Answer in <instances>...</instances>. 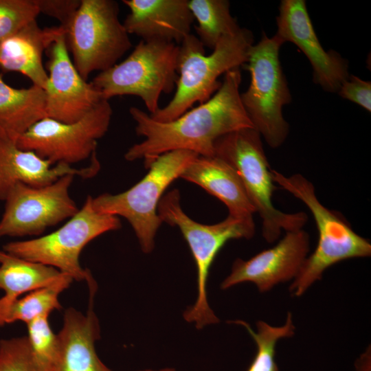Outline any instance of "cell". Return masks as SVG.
I'll return each instance as SVG.
<instances>
[{"instance_id": "cb8c5ba5", "label": "cell", "mask_w": 371, "mask_h": 371, "mask_svg": "<svg viewBox=\"0 0 371 371\" xmlns=\"http://www.w3.org/2000/svg\"><path fill=\"white\" fill-rule=\"evenodd\" d=\"M188 6L197 22V38L204 47L213 50L222 36L241 28L232 16L227 0H189Z\"/></svg>"}, {"instance_id": "ffe728a7", "label": "cell", "mask_w": 371, "mask_h": 371, "mask_svg": "<svg viewBox=\"0 0 371 371\" xmlns=\"http://www.w3.org/2000/svg\"><path fill=\"white\" fill-rule=\"evenodd\" d=\"M180 178L203 188L222 201L229 215L254 219L256 212L236 170L216 156L196 157L185 168Z\"/></svg>"}, {"instance_id": "ac0fdd59", "label": "cell", "mask_w": 371, "mask_h": 371, "mask_svg": "<svg viewBox=\"0 0 371 371\" xmlns=\"http://www.w3.org/2000/svg\"><path fill=\"white\" fill-rule=\"evenodd\" d=\"M64 33L61 25L41 28L36 20L32 21L0 43V69L19 72L45 89L48 74L43 63V52Z\"/></svg>"}, {"instance_id": "30bf717a", "label": "cell", "mask_w": 371, "mask_h": 371, "mask_svg": "<svg viewBox=\"0 0 371 371\" xmlns=\"http://www.w3.org/2000/svg\"><path fill=\"white\" fill-rule=\"evenodd\" d=\"M63 27L72 62L85 80L92 72H101L117 64L132 47L129 34L119 19L115 1L81 0Z\"/></svg>"}, {"instance_id": "e0dca14e", "label": "cell", "mask_w": 371, "mask_h": 371, "mask_svg": "<svg viewBox=\"0 0 371 371\" xmlns=\"http://www.w3.org/2000/svg\"><path fill=\"white\" fill-rule=\"evenodd\" d=\"M130 12L123 25L144 41L179 45L190 34L194 17L188 0H123Z\"/></svg>"}, {"instance_id": "7c38bea8", "label": "cell", "mask_w": 371, "mask_h": 371, "mask_svg": "<svg viewBox=\"0 0 371 371\" xmlns=\"http://www.w3.org/2000/svg\"><path fill=\"white\" fill-rule=\"evenodd\" d=\"M75 176L67 175L40 187L15 184L8 193L0 220V238L38 236L79 210L69 194Z\"/></svg>"}, {"instance_id": "ba28073f", "label": "cell", "mask_w": 371, "mask_h": 371, "mask_svg": "<svg viewBox=\"0 0 371 371\" xmlns=\"http://www.w3.org/2000/svg\"><path fill=\"white\" fill-rule=\"evenodd\" d=\"M282 44L276 34L269 38L263 32L260 41L251 46L247 62L243 65L249 71L250 84L240 93L254 128L273 148L284 142L289 131V124L282 115V107L291 101L279 58Z\"/></svg>"}, {"instance_id": "277c9868", "label": "cell", "mask_w": 371, "mask_h": 371, "mask_svg": "<svg viewBox=\"0 0 371 371\" xmlns=\"http://www.w3.org/2000/svg\"><path fill=\"white\" fill-rule=\"evenodd\" d=\"M214 153L237 172L249 201L262 219V236L267 242L276 240L282 229H302L308 220L306 214L285 213L272 203L276 187L261 135L256 129L243 128L221 136L214 144Z\"/></svg>"}, {"instance_id": "1f68e13d", "label": "cell", "mask_w": 371, "mask_h": 371, "mask_svg": "<svg viewBox=\"0 0 371 371\" xmlns=\"http://www.w3.org/2000/svg\"><path fill=\"white\" fill-rule=\"evenodd\" d=\"M140 371H175V370L173 368H164L159 370H140Z\"/></svg>"}, {"instance_id": "484cf974", "label": "cell", "mask_w": 371, "mask_h": 371, "mask_svg": "<svg viewBox=\"0 0 371 371\" xmlns=\"http://www.w3.org/2000/svg\"><path fill=\"white\" fill-rule=\"evenodd\" d=\"M30 350L37 371H61V348L57 334L50 328L48 317L27 324Z\"/></svg>"}, {"instance_id": "4fadbf2b", "label": "cell", "mask_w": 371, "mask_h": 371, "mask_svg": "<svg viewBox=\"0 0 371 371\" xmlns=\"http://www.w3.org/2000/svg\"><path fill=\"white\" fill-rule=\"evenodd\" d=\"M47 50L49 74L44 89L46 115L65 123L76 122L104 99L75 67L67 49L65 33Z\"/></svg>"}, {"instance_id": "2e32d148", "label": "cell", "mask_w": 371, "mask_h": 371, "mask_svg": "<svg viewBox=\"0 0 371 371\" xmlns=\"http://www.w3.org/2000/svg\"><path fill=\"white\" fill-rule=\"evenodd\" d=\"M100 168L96 153L85 168H76L63 163L54 165L32 151L20 148L16 141L0 128V201H4L10 189L18 183L40 187L67 175L89 179L97 175Z\"/></svg>"}, {"instance_id": "9c48e42d", "label": "cell", "mask_w": 371, "mask_h": 371, "mask_svg": "<svg viewBox=\"0 0 371 371\" xmlns=\"http://www.w3.org/2000/svg\"><path fill=\"white\" fill-rule=\"evenodd\" d=\"M88 196L78 212L57 230L34 239L10 242L3 250L16 257L53 267L77 281L95 282L80 264L84 247L99 236L121 227L119 217L96 212Z\"/></svg>"}, {"instance_id": "7a4b0ae2", "label": "cell", "mask_w": 371, "mask_h": 371, "mask_svg": "<svg viewBox=\"0 0 371 371\" xmlns=\"http://www.w3.org/2000/svg\"><path fill=\"white\" fill-rule=\"evenodd\" d=\"M252 32L246 28L221 37L212 52L205 55L197 36L189 34L179 45L178 80L175 93L164 107L149 114L160 122L172 121L196 103L208 100L220 88L218 77L229 70L240 68L248 59L253 45Z\"/></svg>"}, {"instance_id": "603a6c76", "label": "cell", "mask_w": 371, "mask_h": 371, "mask_svg": "<svg viewBox=\"0 0 371 371\" xmlns=\"http://www.w3.org/2000/svg\"><path fill=\"white\" fill-rule=\"evenodd\" d=\"M72 280L71 277H67L12 301L5 302L0 299V326L16 321L27 324L38 318L49 317L53 311L61 308L58 297L69 286Z\"/></svg>"}, {"instance_id": "6da1fadb", "label": "cell", "mask_w": 371, "mask_h": 371, "mask_svg": "<svg viewBox=\"0 0 371 371\" xmlns=\"http://www.w3.org/2000/svg\"><path fill=\"white\" fill-rule=\"evenodd\" d=\"M240 68L225 74L217 91L206 102L167 122H157L143 110L132 106L129 113L135 132L144 139L125 153L128 161L143 159L146 168L158 156L185 150L199 156H214V144L223 135L254 128L241 101Z\"/></svg>"}, {"instance_id": "d6986e66", "label": "cell", "mask_w": 371, "mask_h": 371, "mask_svg": "<svg viewBox=\"0 0 371 371\" xmlns=\"http://www.w3.org/2000/svg\"><path fill=\"white\" fill-rule=\"evenodd\" d=\"M96 287L89 289V306L86 315L69 308L57 334L61 348V371H113L98 357L95 341L100 337L98 319L93 310Z\"/></svg>"}, {"instance_id": "52a82bcc", "label": "cell", "mask_w": 371, "mask_h": 371, "mask_svg": "<svg viewBox=\"0 0 371 371\" xmlns=\"http://www.w3.org/2000/svg\"><path fill=\"white\" fill-rule=\"evenodd\" d=\"M179 45L140 41L120 63L100 72L91 82L104 100L135 95L144 102L150 114L160 107L161 93H170L178 80Z\"/></svg>"}, {"instance_id": "83f0119b", "label": "cell", "mask_w": 371, "mask_h": 371, "mask_svg": "<svg viewBox=\"0 0 371 371\" xmlns=\"http://www.w3.org/2000/svg\"><path fill=\"white\" fill-rule=\"evenodd\" d=\"M0 371H37L27 336L0 341Z\"/></svg>"}, {"instance_id": "5bb4252c", "label": "cell", "mask_w": 371, "mask_h": 371, "mask_svg": "<svg viewBox=\"0 0 371 371\" xmlns=\"http://www.w3.org/2000/svg\"><path fill=\"white\" fill-rule=\"evenodd\" d=\"M283 43L291 42L304 54L313 69V80L325 91L337 92L350 76L348 63L337 52L326 51L314 30L304 0H282L276 17Z\"/></svg>"}, {"instance_id": "5b68a950", "label": "cell", "mask_w": 371, "mask_h": 371, "mask_svg": "<svg viewBox=\"0 0 371 371\" xmlns=\"http://www.w3.org/2000/svg\"><path fill=\"white\" fill-rule=\"evenodd\" d=\"M180 193L173 189L160 200L157 213L167 224L177 227L188 244L197 271V298L195 304L183 314L196 328L219 322L210 308L207 299V282L210 269L217 254L229 240L251 238L255 233L254 219L236 218L231 215L216 224L205 225L189 217L182 210Z\"/></svg>"}, {"instance_id": "9a60e30c", "label": "cell", "mask_w": 371, "mask_h": 371, "mask_svg": "<svg viewBox=\"0 0 371 371\" xmlns=\"http://www.w3.org/2000/svg\"><path fill=\"white\" fill-rule=\"evenodd\" d=\"M309 251V236L302 229L286 232L274 247L264 250L247 260L236 259L231 273L221 287L228 289L243 282L254 283L265 292L275 284L295 278Z\"/></svg>"}, {"instance_id": "8fae6325", "label": "cell", "mask_w": 371, "mask_h": 371, "mask_svg": "<svg viewBox=\"0 0 371 371\" xmlns=\"http://www.w3.org/2000/svg\"><path fill=\"white\" fill-rule=\"evenodd\" d=\"M112 114L109 100H102L74 122L45 117L22 134L16 144L20 148L32 151L54 165L71 166L96 153L98 140L108 131Z\"/></svg>"}, {"instance_id": "4dcf8cb0", "label": "cell", "mask_w": 371, "mask_h": 371, "mask_svg": "<svg viewBox=\"0 0 371 371\" xmlns=\"http://www.w3.org/2000/svg\"><path fill=\"white\" fill-rule=\"evenodd\" d=\"M370 347L361 355L355 363L357 371H371Z\"/></svg>"}, {"instance_id": "3957f363", "label": "cell", "mask_w": 371, "mask_h": 371, "mask_svg": "<svg viewBox=\"0 0 371 371\" xmlns=\"http://www.w3.org/2000/svg\"><path fill=\"white\" fill-rule=\"evenodd\" d=\"M273 181L303 202L310 210L318 230V243L314 252L307 257L294 278L290 291L300 296L323 272L341 260L368 257L371 254L370 242L357 234L339 212L326 207L317 199L313 184L300 174L286 177L271 169Z\"/></svg>"}, {"instance_id": "7402d4cb", "label": "cell", "mask_w": 371, "mask_h": 371, "mask_svg": "<svg viewBox=\"0 0 371 371\" xmlns=\"http://www.w3.org/2000/svg\"><path fill=\"white\" fill-rule=\"evenodd\" d=\"M69 276L57 269L29 261L0 250V289L5 295L0 299L9 302L21 295L49 286Z\"/></svg>"}, {"instance_id": "44dd1931", "label": "cell", "mask_w": 371, "mask_h": 371, "mask_svg": "<svg viewBox=\"0 0 371 371\" xmlns=\"http://www.w3.org/2000/svg\"><path fill=\"white\" fill-rule=\"evenodd\" d=\"M47 117L43 89L33 85L16 89L8 85L0 73V128L17 139L36 122Z\"/></svg>"}, {"instance_id": "8992f818", "label": "cell", "mask_w": 371, "mask_h": 371, "mask_svg": "<svg viewBox=\"0 0 371 371\" xmlns=\"http://www.w3.org/2000/svg\"><path fill=\"white\" fill-rule=\"evenodd\" d=\"M197 156L185 150L158 156L148 167V173L130 189L117 194L104 193L93 197L94 210L125 218L134 230L142 251L151 252L155 236L163 223L157 208L164 192Z\"/></svg>"}, {"instance_id": "d4e9b609", "label": "cell", "mask_w": 371, "mask_h": 371, "mask_svg": "<svg viewBox=\"0 0 371 371\" xmlns=\"http://www.w3.org/2000/svg\"><path fill=\"white\" fill-rule=\"evenodd\" d=\"M243 326L254 339L257 351L247 371H278L275 360L276 346L278 341L294 334L295 326L292 315L288 313L286 323L282 326H272L263 321L256 324L257 332L249 324L242 320L231 322Z\"/></svg>"}, {"instance_id": "f1b7e54d", "label": "cell", "mask_w": 371, "mask_h": 371, "mask_svg": "<svg viewBox=\"0 0 371 371\" xmlns=\"http://www.w3.org/2000/svg\"><path fill=\"white\" fill-rule=\"evenodd\" d=\"M337 93L346 100L356 103L368 112L371 111V82L350 75L344 80Z\"/></svg>"}, {"instance_id": "4316f807", "label": "cell", "mask_w": 371, "mask_h": 371, "mask_svg": "<svg viewBox=\"0 0 371 371\" xmlns=\"http://www.w3.org/2000/svg\"><path fill=\"white\" fill-rule=\"evenodd\" d=\"M39 14L36 0H0V43L36 21Z\"/></svg>"}, {"instance_id": "f546056e", "label": "cell", "mask_w": 371, "mask_h": 371, "mask_svg": "<svg viewBox=\"0 0 371 371\" xmlns=\"http://www.w3.org/2000/svg\"><path fill=\"white\" fill-rule=\"evenodd\" d=\"M40 13L57 19L65 27L79 8L81 0H36Z\"/></svg>"}]
</instances>
